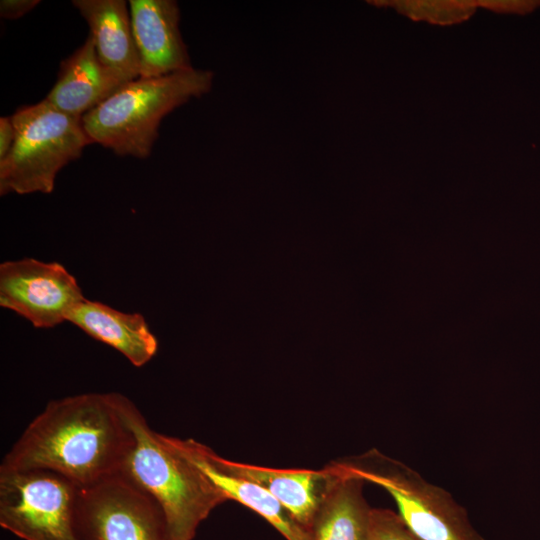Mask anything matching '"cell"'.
Listing matches in <instances>:
<instances>
[{"label": "cell", "mask_w": 540, "mask_h": 540, "mask_svg": "<svg viewBox=\"0 0 540 540\" xmlns=\"http://www.w3.org/2000/svg\"><path fill=\"white\" fill-rule=\"evenodd\" d=\"M120 393H84L50 401L3 457L0 470L46 469L78 488L119 473L134 442Z\"/></svg>", "instance_id": "6da1fadb"}, {"label": "cell", "mask_w": 540, "mask_h": 540, "mask_svg": "<svg viewBox=\"0 0 540 540\" xmlns=\"http://www.w3.org/2000/svg\"><path fill=\"white\" fill-rule=\"evenodd\" d=\"M214 74L189 68L164 76L138 77L82 117L92 143L119 156H150L162 119L192 98L208 93Z\"/></svg>", "instance_id": "7a4b0ae2"}, {"label": "cell", "mask_w": 540, "mask_h": 540, "mask_svg": "<svg viewBox=\"0 0 540 540\" xmlns=\"http://www.w3.org/2000/svg\"><path fill=\"white\" fill-rule=\"evenodd\" d=\"M128 417L134 442L119 473L159 504L172 540H192L200 523L227 500L168 436L150 428L132 401Z\"/></svg>", "instance_id": "3957f363"}, {"label": "cell", "mask_w": 540, "mask_h": 540, "mask_svg": "<svg viewBox=\"0 0 540 540\" xmlns=\"http://www.w3.org/2000/svg\"><path fill=\"white\" fill-rule=\"evenodd\" d=\"M11 119L16 136L11 150L0 160V195L52 193L58 172L92 143L82 120L45 98L19 107Z\"/></svg>", "instance_id": "277c9868"}, {"label": "cell", "mask_w": 540, "mask_h": 540, "mask_svg": "<svg viewBox=\"0 0 540 540\" xmlns=\"http://www.w3.org/2000/svg\"><path fill=\"white\" fill-rule=\"evenodd\" d=\"M335 463L343 472L385 489L403 523L421 540H484L449 492L403 462L373 449Z\"/></svg>", "instance_id": "5b68a950"}, {"label": "cell", "mask_w": 540, "mask_h": 540, "mask_svg": "<svg viewBox=\"0 0 540 540\" xmlns=\"http://www.w3.org/2000/svg\"><path fill=\"white\" fill-rule=\"evenodd\" d=\"M78 487L46 469L0 470V525L23 540H80Z\"/></svg>", "instance_id": "8992f818"}, {"label": "cell", "mask_w": 540, "mask_h": 540, "mask_svg": "<svg viewBox=\"0 0 540 540\" xmlns=\"http://www.w3.org/2000/svg\"><path fill=\"white\" fill-rule=\"evenodd\" d=\"M74 523L80 540H172L159 504L121 473L78 488Z\"/></svg>", "instance_id": "52a82bcc"}, {"label": "cell", "mask_w": 540, "mask_h": 540, "mask_svg": "<svg viewBox=\"0 0 540 540\" xmlns=\"http://www.w3.org/2000/svg\"><path fill=\"white\" fill-rule=\"evenodd\" d=\"M84 298L75 276L59 262L23 258L0 264V306L35 328H53L67 321Z\"/></svg>", "instance_id": "ba28073f"}, {"label": "cell", "mask_w": 540, "mask_h": 540, "mask_svg": "<svg viewBox=\"0 0 540 540\" xmlns=\"http://www.w3.org/2000/svg\"><path fill=\"white\" fill-rule=\"evenodd\" d=\"M139 77L151 78L191 68L179 23L180 9L174 0L128 1Z\"/></svg>", "instance_id": "9c48e42d"}, {"label": "cell", "mask_w": 540, "mask_h": 540, "mask_svg": "<svg viewBox=\"0 0 540 540\" xmlns=\"http://www.w3.org/2000/svg\"><path fill=\"white\" fill-rule=\"evenodd\" d=\"M170 444L189 459L225 497L250 508L270 523L286 540H312L309 530L298 524L289 512L259 484L227 470L220 455L193 439L169 437Z\"/></svg>", "instance_id": "30bf717a"}, {"label": "cell", "mask_w": 540, "mask_h": 540, "mask_svg": "<svg viewBox=\"0 0 540 540\" xmlns=\"http://www.w3.org/2000/svg\"><path fill=\"white\" fill-rule=\"evenodd\" d=\"M124 84L100 61L89 35L61 62L57 81L45 99L60 111L82 119Z\"/></svg>", "instance_id": "8fae6325"}, {"label": "cell", "mask_w": 540, "mask_h": 540, "mask_svg": "<svg viewBox=\"0 0 540 540\" xmlns=\"http://www.w3.org/2000/svg\"><path fill=\"white\" fill-rule=\"evenodd\" d=\"M230 472L265 488L289 512L292 518L310 531L322 498L334 478L330 465L321 470L281 469L235 462L220 456Z\"/></svg>", "instance_id": "7c38bea8"}, {"label": "cell", "mask_w": 540, "mask_h": 540, "mask_svg": "<svg viewBox=\"0 0 540 540\" xmlns=\"http://www.w3.org/2000/svg\"><path fill=\"white\" fill-rule=\"evenodd\" d=\"M67 321L91 338L120 352L135 367H142L157 353L158 340L140 313H126L84 298Z\"/></svg>", "instance_id": "4fadbf2b"}, {"label": "cell", "mask_w": 540, "mask_h": 540, "mask_svg": "<svg viewBox=\"0 0 540 540\" xmlns=\"http://www.w3.org/2000/svg\"><path fill=\"white\" fill-rule=\"evenodd\" d=\"M86 20L100 61L122 81L139 77L129 5L124 0H74Z\"/></svg>", "instance_id": "5bb4252c"}, {"label": "cell", "mask_w": 540, "mask_h": 540, "mask_svg": "<svg viewBox=\"0 0 540 540\" xmlns=\"http://www.w3.org/2000/svg\"><path fill=\"white\" fill-rule=\"evenodd\" d=\"M329 484L310 528L312 540H366L372 508L363 496L364 481L331 464Z\"/></svg>", "instance_id": "9a60e30c"}, {"label": "cell", "mask_w": 540, "mask_h": 540, "mask_svg": "<svg viewBox=\"0 0 540 540\" xmlns=\"http://www.w3.org/2000/svg\"><path fill=\"white\" fill-rule=\"evenodd\" d=\"M366 540H421L403 523L399 515L388 509H373Z\"/></svg>", "instance_id": "2e32d148"}, {"label": "cell", "mask_w": 540, "mask_h": 540, "mask_svg": "<svg viewBox=\"0 0 540 540\" xmlns=\"http://www.w3.org/2000/svg\"><path fill=\"white\" fill-rule=\"evenodd\" d=\"M40 3L39 0H1L0 16L16 20L23 17Z\"/></svg>", "instance_id": "e0dca14e"}, {"label": "cell", "mask_w": 540, "mask_h": 540, "mask_svg": "<svg viewBox=\"0 0 540 540\" xmlns=\"http://www.w3.org/2000/svg\"><path fill=\"white\" fill-rule=\"evenodd\" d=\"M15 127L11 116L0 118V160L4 159L15 141Z\"/></svg>", "instance_id": "ac0fdd59"}]
</instances>
